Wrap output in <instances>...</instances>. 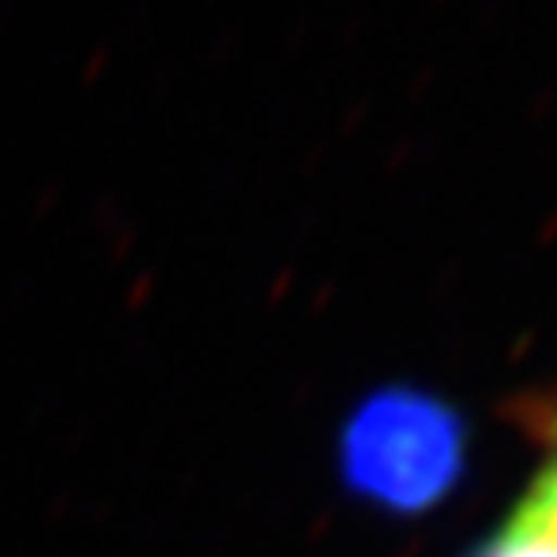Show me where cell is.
Instances as JSON below:
<instances>
[{
    "instance_id": "cell-1",
    "label": "cell",
    "mask_w": 557,
    "mask_h": 557,
    "mask_svg": "<svg viewBox=\"0 0 557 557\" xmlns=\"http://www.w3.org/2000/svg\"><path fill=\"white\" fill-rule=\"evenodd\" d=\"M465 418L437 395L392 383L364 395L341 426V480L380 511L422 515L465 472Z\"/></svg>"
},
{
    "instance_id": "cell-2",
    "label": "cell",
    "mask_w": 557,
    "mask_h": 557,
    "mask_svg": "<svg viewBox=\"0 0 557 557\" xmlns=\"http://www.w3.org/2000/svg\"><path fill=\"white\" fill-rule=\"evenodd\" d=\"M476 557H557V534L534 531L522 522H507V531L492 546L480 549Z\"/></svg>"
}]
</instances>
